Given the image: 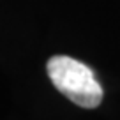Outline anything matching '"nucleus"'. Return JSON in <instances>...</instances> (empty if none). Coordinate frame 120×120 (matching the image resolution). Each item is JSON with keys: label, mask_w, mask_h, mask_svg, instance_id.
<instances>
[{"label": "nucleus", "mask_w": 120, "mask_h": 120, "mask_svg": "<svg viewBox=\"0 0 120 120\" xmlns=\"http://www.w3.org/2000/svg\"><path fill=\"white\" fill-rule=\"evenodd\" d=\"M48 76L55 88L81 108H95L102 101V88L92 69L71 56L56 55L48 60Z\"/></svg>", "instance_id": "obj_1"}]
</instances>
